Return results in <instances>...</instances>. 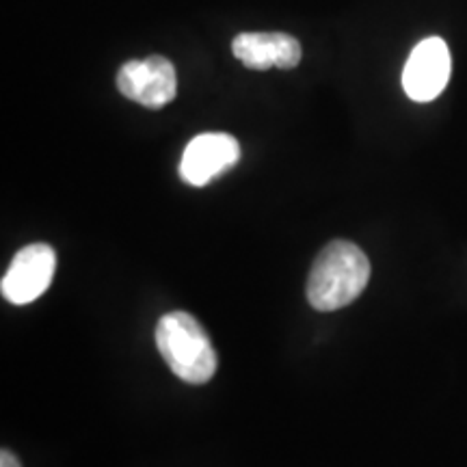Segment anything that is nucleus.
I'll use <instances>...</instances> for the list:
<instances>
[{
    "instance_id": "nucleus-1",
    "label": "nucleus",
    "mask_w": 467,
    "mask_h": 467,
    "mask_svg": "<svg viewBox=\"0 0 467 467\" xmlns=\"http://www.w3.org/2000/svg\"><path fill=\"white\" fill-rule=\"evenodd\" d=\"M370 279V262L358 244L334 241L320 251L307 275V301L318 312H336L359 299Z\"/></svg>"
},
{
    "instance_id": "nucleus-2",
    "label": "nucleus",
    "mask_w": 467,
    "mask_h": 467,
    "mask_svg": "<svg viewBox=\"0 0 467 467\" xmlns=\"http://www.w3.org/2000/svg\"><path fill=\"white\" fill-rule=\"evenodd\" d=\"M156 347L171 372L184 383L203 385L219 366L217 350L200 320L186 312H169L156 325Z\"/></svg>"
},
{
    "instance_id": "nucleus-3",
    "label": "nucleus",
    "mask_w": 467,
    "mask_h": 467,
    "mask_svg": "<svg viewBox=\"0 0 467 467\" xmlns=\"http://www.w3.org/2000/svg\"><path fill=\"white\" fill-rule=\"evenodd\" d=\"M117 89L145 109H162L178 93V74L173 63L161 55L134 58L117 72Z\"/></svg>"
},
{
    "instance_id": "nucleus-4",
    "label": "nucleus",
    "mask_w": 467,
    "mask_h": 467,
    "mask_svg": "<svg viewBox=\"0 0 467 467\" xmlns=\"http://www.w3.org/2000/svg\"><path fill=\"white\" fill-rule=\"evenodd\" d=\"M57 268V254L50 244L35 243L22 247L11 260L9 271L5 273L3 296L14 306H26L50 288Z\"/></svg>"
},
{
    "instance_id": "nucleus-5",
    "label": "nucleus",
    "mask_w": 467,
    "mask_h": 467,
    "mask_svg": "<svg viewBox=\"0 0 467 467\" xmlns=\"http://www.w3.org/2000/svg\"><path fill=\"white\" fill-rule=\"evenodd\" d=\"M451 78V50L441 37L420 42L402 69V87L413 102H431L446 89Z\"/></svg>"
},
{
    "instance_id": "nucleus-6",
    "label": "nucleus",
    "mask_w": 467,
    "mask_h": 467,
    "mask_svg": "<svg viewBox=\"0 0 467 467\" xmlns=\"http://www.w3.org/2000/svg\"><path fill=\"white\" fill-rule=\"evenodd\" d=\"M241 145L232 134L206 132L186 145L180 161V178L191 186H206L214 178L236 167Z\"/></svg>"
},
{
    "instance_id": "nucleus-7",
    "label": "nucleus",
    "mask_w": 467,
    "mask_h": 467,
    "mask_svg": "<svg viewBox=\"0 0 467 467\" xmlns=\"http://www.w3.org/2000/svg\"><path fill=\"white\" fill-rule=\"evenodd\" d=\"M232 52L244 67L255 72L271 67L292 69L303 57L299 39L285 33H241L232 42Z\"/></svg>"
},
{
    "instance_id": "nucleus-8",
    "label": "nucleus",
    "mask_w": 467,
    "mask_h": 467,
    "mask_svg": "<svg viewBox=\"0 0 467 467\" xmlns=\"http://www.w3.org/2000/svg\"><path fill=\"white\" fill-rule=\"evenodd\" d=\"M0 467H22V465L14 452L3 451L0 452Z\"/></svg>"
}]
</instances>
